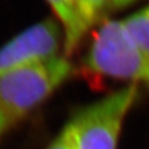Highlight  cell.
Returning <instances> with one entry per match:
<instances>
[{"label": "cell", "mask_w": 149, "mask_h": 149, "mask_svg": "<svg viewBox=\"0 0 149 149\" xmlns=\"http://www.w3.org/2000/svg\"><path fill=\"white\" fill-rule=\"evenodd\" d=\"M135 0H77L82 20L87 31L109 13L133 3Z\"/></svg>", "instance_id": "obj_5"}, {"label": "cell", "mask_w": 149, "mask_h": 149, "mask_svg": "<svg viewBox=\"0 0 149 149\" xmlns=\"http://www.w3.org/2000/svg\"><path fill=\"white\" fill-rule=\"evenodd\" d=\"M138 95V85L130 83L77 111L70 119L72 149H117L124 122Z\"/></svg>", "instance_id": "obj_2"}, {"label": "cell", "mask_w": 149, "mask_h": 149, "mask_svg": "<svg viewBox=\"0 0 149 149\" xmlns=\"http://www.w3.org/2000/svg\"><path fill=\"white\" fill-rule=\"evenodd\" d=\"M123 23L149 61V6L127 17Z\"/></svg>", "instance_id": "obj_6"}, {"label": "cell", "mask_w": 149, "mask_h": 149, "mask_svg": "<svg viewBox=\"0 0 149 149\" xmlns=\"http://www.w3.org/2000/svg\"><path fill=\"white\" fill-rule=\"evenodd\" d=\"M11 127H12V126L10 125V123L8 122V120L1 115V113H0V139L2 138V136H3Z\"/></svg>", "instance_id": "obj_8"}, {"label": "cell", "mask_w": 149, "mask_h": 149, "mask_svg": "<svg viewBox=\"0 0 149 149\" xmlns=\"http://www.w3.org/2000/svg\"><path fill=\"white\" fill-rule=\"evenodd\" d=\"M73 148V126L69 122L61 133L52 140L47 149H72Z\"/></svg>", "instance_id": "obj_7"}, {"label": "cell", "mask_w": 149, "mask_h": 149, "mask_svg": "<svg viewBox=\"0 0 149 149\" xmlns=\"http://www.w3.org/2000/svg\"><path fill=\"white\" fill-rule=\"evenodd\" d=\"M64 56L28 64L0 79V113L11 126L26 118L73 74Z\"/></svg>", "instance_id": "obj_1"}, {"label": "cell", "mask_w": 149, "mask_h": 149, "mask_svg": "<svg viewBox=\"0 0 149 149\" xmlns=\"http://www.w3.org/2000/svg\"><path fill=\"white\" fill-rule=\"evenodd\" d=\"M63 31L53 20L38 22L0 48V79L28 64L58 56Z\"/></svg>", "instance_id": "obj_3"}, {"label": "cell", "mask_w": 149, "mask_h": 149, "mask_svg": "<svg viewBox=\"0 0 149 149\" xmlns=\"http://www.w3.org/2000/svg\"><path fill=\"white\" fill-rule=\"evenodd\" d=\"M60 20L63 31V50L71 54L87 32L79 9L77 0H47Z\"/></svg>", "instance_id": "obj_4"}]
</instances>
